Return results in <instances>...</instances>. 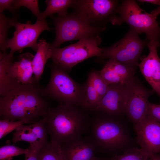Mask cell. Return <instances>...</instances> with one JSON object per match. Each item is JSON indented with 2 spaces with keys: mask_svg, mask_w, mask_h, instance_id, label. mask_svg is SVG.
Instances as JSON below:
<instances>
[{
  "mask_svg": "<svg viewBox=\"0 0 160 160\" xmlns=\"http://www.w3.org/2000/svg\"><path fill=\"white\" fill-rule=\"evenodd\" d=\"M35 80L22 84L0 98V119L33 124L44 118L50 107L42 94V88Z\"/></svg>",
  "mask_w": 160,
  "mask_h": 160,
  "instance_id": "6da1fadb",
  "label": "cell"
},
{
  "mask_svg": "<svg viewBox=\"0 0 160 160\" xmlns=\"http://www.w3.org/2000/svg\"><path fill=\"white\" fill-rule=\"evenodd\" d=\"M81 106L59 104L49 107L43 118L50 141L60 146L83 136L90 128L91 117Z\"/></svg>",
  "mask_w": 160,
  "mask_h": 160,
  "instance_id": "7a4b0ae2",
  "label": "cell"
},
{
  "mask_svg": "<svg viewBox=\"0 0 160 160\" xmlns=\"http://www.w3.org/2000/svg\"><path fill=\"white\" fill-rule=\"evenodd\" d=\"M95 113L91 117L90 136L97 151L113 152L125 147L130 140V137L119 117Z\"/></svg>",
  "mask_w": 160,
  "mask_h": 160,
  "instance_id": "3957f363",
  "label": "cell"
},
{
  "mask_svg": "<svg viewBox=\"0 0 160 160\" xmlns=\"http://www.w3.org/2000/svg\"><path fill=\"white\" fill-rule=\"evenodd\" d=\"M50 67V80L46 86L42 87V95L56 101L59 104L81 107L84 100V85L75 81L67 72L53 63Z\"/></svg>",
  "mask_w": 160,
  "mask_h": 160,
  "instance_id": "277c9868",
  "label": "cell"
},
{
  "mask_svg": "<svg viewBox=\"0 0 160 160\" xmlns=\"http://www.w3.org/2000/svg\"><path fill=\"white\" fill-rule=\"evenodd\" d=\"M125 23L138 33H145V40L160 42V27L156 18L141 8L135 1L122 0L116 15L111 22L113 25Z\"/></svg>",
  "mask_w": 160,
  "mask_h": 160,
  "instance_id": "5b68a950",
  "label": "cell"
},
{
  "mask_svg": "<svg viewBox=\"0 0 160 160\" xmlns=\"http://www.w3.org/2000/svg\"><path fill=\"white\" fill-rule=\"evenodd\" d=\"M51 17L56 33L54 40L50 44L51 49L59 48L65 42L89 39L99 35L106 28L91 26L73 12Z\"/></svg>",
  "mask_w": 160,
  "mask_h": 160,
  "instance_id": "8992f818",
  "label": "cell"
},
{
  "mask_svg": "<svg viewBox=\"0 0 160 160\" xmlns=\"http://www.w3.org/2000/svg\"><path fill=\"white\" fill-rule=\"evenodd\" d=\"M102 41L99 35L83 39L63 48L52 49L53 63L70 72L76 65L93 57L100 56L103 48L99 47Z\"/></svg>",
  "mask_w": 160,
  "mask_h": 160,
  "instance_id": "52a82bcc",
  "label": "cell"
},
{
  "mask_svg": "<svg viewBox=\"0 0 160 160\" xmlns=\"http://www.w3.org/2000/svg\"><path fill=\"white\" fill-rule=\"evenodd\" d=\"M138 34L130 28L122 39L108 47L103 48L101 55L96 60L114 59L135 71L140 56L148 44L145 40H141Z\"/></svg>",
  "mask_w": 160,
  "mask_h": 160,
  "instance_id": "ba28073f",
  "label": "cell"
},
{
  "mask_svg": "<svg viewBox=\"0 0 160 160\" xmlns=\"http://www.w3.org/2000/svg\"><path fill=\"white\" fill-rule=\"evenodd\" d=\"M120 4L115 0H76L73 12L91 26L105 27L117 14Z\"/></svg>",
  "mask_w": 160,
  "mask_h": 160,
  "instance_id": "9c48e42d",
  "label": "cell"
},
{
  "mask_svg": "<svg viewBox=\"0 0 160 160\" xmlns=\"http://www.w3.org/2000/svg\"><path fill=\"white\" fill-rule=\"evenodd\" d=\"M126 114L134 127L147 117L148 99L155 92L145 87L135 76L126 83Z\"/></svg>",
  "mask_w": 160,
  "mask_h": 160,
  "instance_id": "30bf717a",
  "label": "cell"
},
{
  "mask_svg": "<svg viewBox=\"0 0 160 160\" xmlns=\"http://www.w3.org/2000/svg\"><path fill=\"white\" fill-rule=\"evenodd\" d=\"M15 30L13 36L8 39L6 46L10 49V53L14 54L16 52L21 53L24 48L30 47L36 52L38 48L37 39L41 33L45 30L50 31L46 19L37 20L34 24L30 21L22 23L17 21L14 26Z\"/></svg>",
  "mask_w": 160,
  "mask_h": 160,
  "instance_id": "8fae6325",
  "label": "cell"
},
{
  "mask_svg": "<svg viewBox=\"0 0 160 160\" xmlns=\"http://www.w3.org/2000/svg\"><path fill=\"white\" fill-rule=\"evenodd\" d=\"M126 83L109 85L107 92L93 111L118 117L126 114Z\"/></svg>",
  "mask_w": 160,
  "mask_h": 160,
  "instance_id": "7c38bea8",
  "label": "cell"
},
{
  "mask_svg": "<svg viewBox=\"0 0 160 160\" xmlns=\"http://www.w3.org/2000/svg\"><path fill=\"white\" fill-rule=\"evenodd\" d=\"M134 128L137 142L143 153L149 158L160 153V123L147 116Z\"/></svg>",
  "mask_w": 160,
  "mask_h": 160,
  "instance_id": "4fadbf2b",
  "label": "cell"
},
{
  "mask_svg": "<svg viewBox=\"0 0 160 160\" xmlns=\"http://www.w3.org/2000/svg\"><path fill=\"white\" fill-rule=\"evenodd\" d=\"M160 42H148L149 50L148 55L143 57L138 66L144 77L155 92L160 97V58L157 48Z\"/></svg>",
  "mask_w": 160,
  "mask_h": 160,
  "instance_id": "5bb4252c",
  "label": "cell"
},
{
  "mask_svg": "<svg viewBox=\"0 0 160 160\" xmlns=\"http://www.w3.org/2000/svg\"><path fill=\"white\" fill-rule=\"evenodd\" d=\"M65 160H97V151L93 140L89 137L81 136L61 146Z\"/></svg>",
  "mask_w": 160,
  "mask_h": 160,
  "instance_id": "9a60e30c",
  "label": "cell"
},
{
  "mask_svg": "<svg viewBox=\"0 0 160 160\" xmlns=\"http://www.w3.org/2000/svg\"><path fill=\"white\" fill-rule=\"evenodd\" d=\"M48 134L45 120L42 118L31 124L17 127L13 133L12 142L25 141L30 145L42 146L48 142Z\"/></svg>",
  "mask_w": 160,
  "mask_h": 160,
  "instance_id": "2e32d148",
  "label": "cell"
},
{
  "mask_svg": "<svg viewBox=\"0 0 160 160\" xmlns=\"http://www.w3.org/2000/svg\"><path fill=\"white\" fill-rule=\"evenodd\" d=\"M99 71L101 76L109 85L126 84L135 76V71L112 59L107 61Z\"/></svg>",
  "mask_w": 160,
  "mask_h": 160,
  "instance_id": "e0dca14e",
  "label": "cell"
},
{
  "mask_svg": "<svg viewBox=\"0 0 160 160\" xmlns=\"http://www.w3.org/2000/svg\"><path fill=\"white\" fill-rule=\"evenodd\" d=\"M13 55L0 53V95L3 96L22 85L14 76L12 69Z\"/></svg>",
  "mask_w": 160,
  "mask_h": 160,
  "instance_id": "ac0fdd59",
  "label": "cell"
},
{
  "mask_svg": "<svg viewBox=\"0 0 160 160\" xmlns=\"http://www.w3.org/2000/svg\"><path fill=\"white\" fill-rule=\"evenodd\" d=\"M34 56L30 52L21 54L18 60L13 62L12 67L13 75L22 84L32 83L35 80L33 76V71L32 62Z\"/></svg>",
  "mask_w": 160,
  "mask_h": 160,
  "instance_id": "d6986e66",
  "label": "cell"
},
{
  "mask_svg": "<svg viewBox=\"0 0 160 160\" xmlns=\"http://www.w3.org/2000/svg\"><path fill=\"white\" fill-rule=\"evenodd\" d=\"M38 44V48L33 59L32 65L35 79L39 82L41 78L45 65L47 60L51 58L52 49L50 44L44 39L40 40Z\"/></svg>",
  "mask_w": 160,
  "mask_h": 160,
  "instance_id": "ffe728a7",
  "label": "cell"
},
{
  "mask_svg": "<svg viewBox=\"0 0 160 160\" xmlns=\"http://www.w3.org/2000/svg\"><path fill=\"white\" fill-rule=\"evenodd\" d=\"M73 0H46L45 2L47 7L44 11L41 12L37 17V20H41L46 19L47 17H51L57 13L58 15L65 14L67 10L73 6Z\"/></svg>",
  "mask_w": 160,
  "mask_h": 160,
  "instance_id": "44dd1931",
  "label": "cell"
},
{
  "mask_svg": "<svg viewBox=\"0 0 160 160\" xmlns=\"http://www.w3.org/2000/svg\"><path fill=\"white\" fill-rule=\"evenodd\" d=\"M84 100L81 107L88 111H93L100 100L96 90L90 78L84 84Z\"/></svg>",
  "mask_w": 160,
  "mask_h": 160,
  "instance_id": "7402d4cb",
  "label": "cell"
},
{
  "mask_svg": "<svg viewBox=\"0 0 160 160\" xmlns=\"http://www.w3.org/2000/svg\"><path fill=\"white\" fill-rule=\"evenodd\" d=\"M39 160H65L60 146L54 142L48 141L40 148Z\"/></svg>",
  "mask_w": 160,
  "mask_h": 160,
  "instance_id": "603a6c76",
  "label": "cell"
},
{
  "mask_svg": "<svg viewBox=\"0 0 160 160\" xmlns=\"http://www.w3.org/2000/svg\"><path fill=\"white\" fill-rule=\"evenodd\" d=\"M18 16L8 17L2 13H0V48L2 52H6L8 33L10 28L14 26L17 21Z\"/></svg>",
  "mask_w": 160,
  "mask_h": 160,
  "instance_id": "cb8c5ba5",
  "label": "cell"
},
{
  "mask_svg": "<svg viewBox=\"0 0 160 160\" xmlns=\"http://www.w3.org/2000/svg\"><path fill=\"white\" fill-rule=\"evenodd\" d=\"M88 76L90 79L97 91L100 101L107 92L109 85L101 76L99 71L92 70Z\"/></svg>",
  "mask_w": 160,
  "mask_h": 160,
  "instance_id": "d4e9b609",
  "label": "cell"
},
{
  "mask_svg": "<svg viewBox=\"0 0 160 160\" xmlns=\"http://www.w3.org/2000/svg\"><path fill=\"white\" fill-rule=\"evenodd\" d=\"M28 148L24 149L13 145H7L0 148V160H12L15 156L26 154Z\"/></svg>",
  "mask_w": 160,
  "mask_h": 160,
  "instance_id": "484cf974",
  "label": "cell"
},
{
  "mask_svg": "<svg viewBox=\"0 0 160 160\" xmlns=\"http://www.w3.org/2000/svg\"><path fill=\"white\" fill-rule=\"evenodd\" d=\"M140 149L132 148L127 150L123 154L116 155L109 160H149Z\"/></svg>",
  "mask_w": 160,
  "mask_h": 160,
  "instance_id": "4316f807",
  "label": "cell"
},
{
  "mask_svg": "<svg viewBox=\"0 0 160 160\" xmlns=\"http://www.w3.org/2000/svg\"><path fill=\"white\" fill-rule=\"evenodd\" d=\"M27 124L21 121H10L7 120H0V139L3 137L23 124Z\"/></svg>",
  "mask_w": 160,
  "mask_h": 160,
  "instance_id": "83f0119b",
  "label": "cell"
},
{
  "mask_svg": "<svg viewBox=\"0 0 160 160\" xmlns=\"http://www.w3.org/2000/svg\"><path fill=\"white\" fill-rule=\"evenodd\" d=\"M38 2V0H15L14 5L17 11H18L21 7H24L28 8L37 18L41 13Z\"/></svg>",
  "mask_w": 160,
  "mask_h": 160,
  "instance_id": "f1b7e54d",
  "label": "cell"
},
{
  "mask_svg": "<svg viewBox=\"0 0 160 160\" xmlns=\"http://www.w3.org/2000/svg\"><path fill=\"white\" fill-rule=\"evenodd\" d=\"M147 116L160 123V104L148 102L147 109Z\"/></svg>",
  "mask_w": 160,
  "mask_h": 160,
  "instance_id": "f546056e",
  "label": "cell"
},
{
  "mask_svg": "<svg viewBox=\"0 0 160 160\" xmlns=\"http://www.w3.org/2000/svg\"><path fill=\"white\" fill-rule=\"evenodd\" d=\"M42 146L30 145L28 152L25 155V160H39V152Z\"/></svg>",
  "mask_w": 160,
  "mask_h": 160,
  "instance_id": "4dcf8cb0",
  "label": "cell"
},
{
  "mask_svg": "<svg viewBox=\"0 0 160 160\" xmlns=\"http://www.w3.org/2000/svg\"><path fill=\"white\" fill-rule=\"evenodd\" d=\"M14 0H0V12L2 13L5 10H8L14 15V16H18L15 14L17 11L14 5Z\"/></svg>",
  "mask_w": 160,
  "mask_h": 160,
  "instance_id": "1f68e13d",
  "label": "cell"
},
{
  "mask_svg": "<svg viewBox=\"0 0 160 160\" xmlns=\"http://www.w3.org/2000/svg\"><path fill=\"white\" fill-rule=\"evenodd\" d=\"M138 1L140 2H147L160 6L159 0H139Z\"/></svg>",
  "mask_w": 160,
  "mask_h": 160,
  "instance_id": "d6a6232c",
  "label": "cell"
},
{
  "mask_svg": "<svg viewBox=\"0 0 160 160\" xmlns=\"http://www.w3.org/2000/svg\"><path fill=\"white\" fill-rule=\"evenodd\" d=\"M151 13L156 18L160 14V6L152 10Z\"/></svg>",
  "mask_w": 160,
  "mask_h": 160,
  "instance_id": "836d02e7",
  "label": "cell"
},
{
  "mask_svg": "<svg viewBox=\"0 0 160 160\" xmlns=\"http://www.w3.org/2000/svg\"><path fill=\"white\" fill-rule=\"evenodd\" d=\"M149 160H160V153L153 154L149 158Z\"/></svg>",
  "mask_w": 160,
  "mask_h": 160,
  "instance_id": "e575fe53",
  "label": "cell"
},
{
  "mask_svg": "<svg viewBox=\"0 0 160 160\" xmlns=\"http://www.w3.org/2000/svg\"><path fill=\"white\" fill-rule=\"evenodd\" d=\"M97 160H109V159H101L98 158Z\"/></svg>",
  "mask_w": 160,
  "mask_h": 160,
  "instance_id": "d590c367",
  "label": "cell"
},
{
  "mask_svg": "<svg viewBox=\"0 0 160 160\" xmlns=\"http://www.w3.org/2000/svg\"><path fill=\"white\" fill-rule=\"evenodd\" d=\"M159 47H160V46H159Z\"/></svg>",
  "mask_w": 160,
  "mask_h": 160,
  "instance_id": "8d00e7d4",
  "label": "cell"
}]
</instances>
